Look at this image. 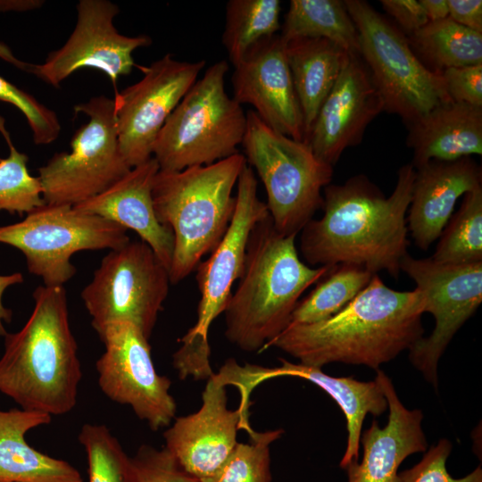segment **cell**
I'll use <instances>...</instances> for the list:
<instances>
[{"mask_svg": "<svg viewBox=\"0 0 482 482\" xmlns=\"http://www.w3.org/2000/svg\"><path fill=\"white\" fill-rule=\"evenodd\" d=\"M415 169L398 170L393 193L385 196L365 175L324 187L323 216L301 230L300 251L311 265L353 264L373 274L386 271L397 278L408 253L406 213Z\"/></svg>", "mask_w": 482, "mask_h": 482, "instance_id": "obj_1", "label": "cell"}, {"mask_svg": "<svg viewBox=\"0 0 482 482\" xmlns=\"http://www.w3.org/2000/svg\"><path fill=\"white\" fill-rule=\"evenodd\" d=\"M423 313L419 289L395 290L374 274L337 313L316 323L287 326L262 352L276 347L318 368L341 362L377 370L423 337Z\"/></svg>", "mask_w": 482, "mask_h": 482, "instance_id": "obj_2", "label": "cell"}, {"mask_svg": "<svg viewBox=\"0 0 482 482\" xmlns=\"http://www.w3.org/2000/svg\"><path fill=\"white\" fill-rule=\"evenodd\" d=\"M33 298V311L21 329L4 336L0 392L23 410L66 414L77 404L82 378L66 290L39 286Z\"/></svg>", "mask_w": 482, "mask_h": 482, "instance_id": "obj_3", "label": "cell"}, {"mask_svg": "<svg viewBox=\"0 0 482 482\" xmlns=\"http://www.w3.org/2000/svg\"><path fill=\"white\" fill-rule=\"evenodd\" d=\"M295 237L278 233L270 215L250 234L244 271L223 312L225 337L242 351L261 353L289 325L304 291L334 267L303 262Z\"/></svg>", "mask_w": 482, "mask_h": 482, "instance_id": "obj_4", "label": "cell"}, {"mask_svg": "<svg viewBox=\"0 0 482 482\" xmlns=\"http://www.w3.org/2000/svg\"><path fill=\"white\" fill-rule=\"evenodd\" d=\"M246 163L245 155L237 153L209 165L156 173L152 188L154 213L174 237L170 284L186 278L221 240L236 207L233 188Z\"/></svg>", "mask_w": 482, "mask_h": 482, "instance_id": "obj_5", "label": "cell"}, {"mask_svg": "<svg viewBox=\"0 0 482 482\" xmlns=\"http://www.w3.org/2000/svg\"><path fill=\"white\" fill-rule=\"evenodd\" d=\"M228 71L226 60L207 68L170 114L153 147L160 170L209 165L239 153L246 113L225 91Z\"/></svg>", "mask_w": 482, "mask_h": 482, "instance_id": "obj_6", "label": "cell"}, {"mask_svg": "<svg viewBox=\"0 0 482 482\" xmlns=\"http://www.w3.org/2000/svg\"><path fill=\"white\" fill-rule=\"evenodd\" d=\"M241 145L264 186L274 228L297 236L322 208L321 190L331 182L333 166L318 159L305 142L270 128L253 110L246 113Z\"/></svg>", "mask_w": 482, "mask_h": 482, "instance_id": "obj_7", "label": "cell"}, {"mask_svg": "<svg viewBox=\"0 0 482 482\" xmlns=\"http://www.w3.org/2000/svg\"><path fill=\"white\" fill-rule=\"evenodd\" d=\"M356 26L360 55L384 104L406 126L437 105L453 101L440 72L428 69L412 51L407 37L368 2L345 0Z\"/></svg>", "mask_w": 482, "mask_h": 482, "instance_id": "obj_8", "label": "cell"}, {"mask_svg": "<svg viewBox=\"0 0 482 482\" xmlns=\"http://www.w3.org/2000/svg\"><path fill=\"white\" fill-rule=\"evenodd\" d=\"M128 229L65 204H44L19 222L0 226V243L24 254L29 273L46 287L63 286L76 273L71 256L79 251L116 249L130 239Z\"/></svg>", "mask_w": 482, "mask_h": 482, "instance_id": "obj_9", "label": "cell"}, {"mask_svg": "<svg viewBox=\"0 0 482 482\" xmlns=\"http://www.w3.org/2000/svg\"><path fill=\"white\" fill-rule=\"evenodd\" d=\"M74 110L89 120L71 137V152L56 153L38 168L42 197L48 204H81L109 188L131 169L120 149L113 98L93 96L76 104Z\"/></svg>", "mask_w": 482, "mask_h": 482, "instance_id": "obj_10", "label": "cell"}, {"mask_svg": "<svg viewBox=\"0 0 482 482\" xmlns=\"http://www.w3.org/2000/svg\"><path fill=\"white\" fill-rule=\"evenodd\" d=\"M168 269L141 239L110 250L81 291L97 332L116 321H129L149 339L169 294Z\"/></svg>", "mask_w": 482, "mask_h": 482, "instance_id": "obj_11", "label": "cell"}, {"mask_svg": "<svg viewBox=\"0 0 482 482\" xmlns=\"http://www.w3.org/2000/svg\"><path fill=\"white\" fill-rule=\"evenodd\" d=\"M400 270L416 283L424 297V312L435 319L431 334L409 349V360L437 389L440 358L482 302V262L441 264L431 258L417 259L407 254Z\"/></svg>", "mask_w": 482, "mask_h": 482, "instance_id": "obj_12", "label": "cell"}, {"mask_svg": "<svg viewBox=\"0 0 482 482\" xmlns=\"http://www.w3.org/2000/svg\"><path fill=\"white\" fill-rule=\"evenodd\" d=\"M96 333L105 347L96 362L102 392L130 406L152 430L168 427L177 404L170 393L171 381L155 370L148 338L129 321L112 322Z\"/></svg>", "mask_w": 482, "mask_h": 482, "instance_id": "obj_13", "label": "cell"}, {"mask_svg": "<svg viewBox=\"0 0 482 482\" xmlns=\"http://www.w3.org/2000/svg\"><path fill=\"white\" fill-rule=\"evenodd\" d=\"M205 63L204 60L178 61L167 54L142 69L144 77L139 81L115 91L120 149L131 168L152 157L160 130Z\"/></svg>", "mask_w": 482, "mask_h": 482, "instance_id": "obj_14", "label": "cell"}, {"mask_svg": "<svg viewBox=\"0 0 482 482\" xmlns=\"http://www.w3.org/2000/svg\"><path fill=\"white\" fill-rule=\"evenodd\" d=\"M77 11V23L66 43L50 53L45 62L33 64L30 73L59 87L76 71L91 68L105 73L115 85L135 66L133 52L149 46L152 38L120 34L113 24L120 8L111 1L80 0Z\"/></svg>", "mask_w": 482, "mask_h": 482, "instance_id": "obj_15", "label": "cell"}, {"mask_svg": "<svg viewBox=\"0 0 482 482\" xmlns=\"http://www.w3.org/2000/svg\"><path fill=\"white\" fill-rule=\"evenodd\" d=\"M226 386L213 373L202 394V406L195 413L181 416L164 433L165 448L180 468L199 481L213 476L237 444V430L254 433L250 411L238 405L229 410Z\"/></svg>", "mask_w": 482, "mask_h": 482, "instance_id": "obj_16", "label": "cell"}, {"mask_svg": "<svg viewBox=\"0 0 482 482\" xmlns=\"http://www.w3.org/2000/svg\"><path fill=\"white\" fill-rule=\"evenodd\" d=\"M269 215L266 203L258 196L254 170L246 163L237 182L236 207L230 223L210 256L195 269L201 298L196 322L187 335L208 339L210 326L224 312L232 286L244 271L250 234Z\"/></svg>", "mask_w": 482, "mask_h": 482, "instance_id": "obj_17", "label": "cell"}, {"mask_svg": "<svg viewBox=\"0 0 482 482\" xmlns=\"http://www.w3.org/2000/svg\"><path fill=\"white\" fill-rule=\"evenodd\" d=\"M234 68L232 97L240 104L253 105L275 131L303 141V117L280 34L256 43Z\"/></svg>", "mask_w": 482, "mask_h": 482, "instance_id": "obj_18", "label": "cell"}, {"mask_svg": "<svg viewBox=\"0 0 482 482\" xmlns=\"http://www.w3.org/2000/svg\"><path fill=\"white\" fill-rule=\"evenodd\" d=\"M384 111L381 96L360 54H348L303 142L334 166L344 151L362 140L368 125Z\"/></svg>", "mask_w": 482, "mask_h": 482, "instance_id": "obj_19", "label": "cell"}, {"mask_svg": "<svg viewBox=\"0 0 482 482\" xmlns=\"http://www.w3.org/2000/svg\"><path fill=\"white\" fill-rule=\"evenodd\" d=\"M281 365L266 368L246 363H237L233 368V383L239 393L250 396L253 390L262 382L279 377L306 379L324 390L338 404L346 419L347 443L340 467L345 469L358 461L362 423L367 414L382 415L388 409L381 386L373 381H359L352 377H333L321 368L292 363L279 359Z\"/></svg>", "mask_w": 482, "mask_h": 482, "instance_id": "obj_20", "label": "cell"}, {"mask_svg": "<svg viewBox=\"0 0 482 482\" xmlns=\"http://www.w3.org/2000/svg\"><path fill=\"white\" fill-rule=\"evenodd\" d=\"M376 372L375 379L387 401V424L381 428L373 420L361 435L363 457L361 462L353 461L345 468L347 482H400L398 469L402 462L428 449L422 411L407 409L389 377L381 370Z\"/></svg>", "mask_w": 482, "mask_h": 482, "instance_id": "obj_21", "label": "cell"}, {"mask_svg": "<svg viewBox=\"0 0 482 482\" xmlns=\"http://www.w3.org/2000/svg\"><path fill=\"white\" fill-rule=\"evenodd\" d=\"M414 169L407 227L415 245L426 251L441 236L457 200L482 186V172L471 157L432 160Z\"/></svg>", "mask_w": 482, "mask_h": 482, "instance_id": "obj_22", "label": "cell"}, {"mask_svg": "<svg viewBox=\"0 0 482 482\" xmlns=\"http://www.w3.org/2000/svg\"><path fill=\"white\" fill-rule=\"evenodd\" d=\"M159 170L157 161L151 157L131 168L101 194L73 208L132 229L153 249L169 270L174 250V237L170 228L158 221L152 199L153 183Z\"/></svg>", "mask_w": 482, "mask_h": 482, "instance_id": "obj_23", "label": "cell"}, {"mask_svg": "<svg viewBox=\"0 0 482 482\" xmlns=\"http://www.w3.org/2000/svg\"><path fill=\"white\" fill-rule=\"evenodd\" d=\"M411 164L454 161L482 154V107L449 101L407 126Z\"/></svg>", "mask_w": 482, "mask_h": 482, "instance_id": "obj_24", "label": "cell"}, {"mask_svg": "<svg viewBox=\"0 0 482 482\" xmlns=\"http://www.w3.org/2000/svg\"><path fill=\"white\" fill-rule=\"evenodd\" d=\"M46 413L0 411V482H83L69 462L45 454L25 439L26 433L51 422Z\"/></svg>", "mask_w": 482, "mask_h": 482, "instance_id": "obj_25", "label": "cell"}, {"mask_svg": "<svg viewBox=\"0 0 482 482\" xmlns=\"http://www.w3.org/2000/svg\"><path fill=\"white\" fill-rule=\"evenodd\" d=\"M285 42L287 63L303 117L305 139L350 54L325 38L295 37Z\"/></svg>", "mask_w": 482, "mask_h": 482, "instance_id": "obj_26", "label": "cell"}, {"mask_svg": "<svg viewBox=\"0 0 482 482\" xmlns=\"http://www.w3.org/2000/svg\"><path fill=\"white\" fill-rule=\"evenodd\" d=\"M420 59L430 71L482 63V33L465 28L449 17L429 21L407 37Z\"/></svg>", "mask_w": 482, "mask_h": 482, "instance_id": "obj_27", "label": "cell"}, {"mask_svg": "<svg viewBox=\"0 0 482 482\" xmlns=\"http://www.w3.org/2000/svg\"><path fill=\"white\" fill-rule=\"evenodd\" d=\"M281 37H320L350 54H360V39L345 1L291 0L281 26Z\"/></svg>", "mask_w": 482, "mask_h": 482, "instance_id": "obj_28", "label": "cell"}, {"mask_svg": "<svg viewBox=\"0 0 482 482\" xmlns=\"http://www.w3.org/2000/svg\"><path fill=\"white\" fill-rule=\"evenodd\" d=\"M279 0H229L221 42L233 66L259 41L281 28Z\"/></svg>", "mask_w": 482, "mask_h": 482, "instance_id": "obj_29", "label": "cell"}, {"mask_svg": "<svg viewBox=\"0 0 482 482\" xmlns=\"http://www.w3.org/2000/svg\"><path fill=\"white\" fill-rule=\"evenodd\" d=\"M373 275L353 264L334 266L314 289L297 303L289 325L316 323L333 316L369 284Z\"/></svg>", "mask_w": 482, "mask_h": 482, "instance_id": "obj_30", "label": "cell"}, {"mask_svg": "<svg viewBox=\"0 0 482 482\" xmlns=\"http://www.w3.org/2000/svg\"><path fill=\"white\" fill-rule=\"evenodd\" d=\"M439 238L430 257L434 262L453 265L482 262V186L463 195Z\"/></svg>", "mask_w": 482, "mask_h": 482, "instance_id": "obj_31", "label": "cell"}, {"mask_svg": "<svg viewBox=\"0 0 482 482\" xmlns=\"http://www.w3.org/2000/svg\"><path fill=\"white\" fill-rule=\"evenodd\" d=\"M79 441L87 453L89 482H138L131 457L105 425L84 424Z\"/></svg>", "mask_w": 482, "mask_h": 482, "instance_id": "obj_32", "label": "cell"}, {"mask_svg": "<svg viewBox=\"0 0 482 482\" xmlns=\"http://www.w3.org/2000/svg\"><path fill=\"white\" fill-rule=\"evenodd\" d=\"M0 131L10 151L7 158L0 159V211L28 214L45 204L41 183L38 177L29 174L27 167L29 157L14 147L2 117Z\"/></svg>", "mask_w": 482, "mask_h": 482, "instance_id": "obj_33", "label": "cell"}, {"mask_svg": "<svg viewBox=\"0 0 482 482\" xmlns=\"http://www.w3.org/2000/svg\"><path fill=\"white\" fill-rule=\"evenodd\" d=\"M284 433L282 428L257 432L248 443L236 445L234 450L212 477L200 482H270V445Z\"/></svg>", "mask_w": 482, "mask_h": 482, "instance_id": "obj_34", "label": "cell"}, {"mask_svg": "<svg viewBox=\"0 0 482 482\" xmlns=\"http://www.w3.org/2000/svg\"><path fill=\"white\" fill-rule=\"evenodd\" d=\"M0 100L12 104L24 114L35 144L48 145L59 137L61 123L56 113L1 76Z\"/></svg>", "mask_w": 482, "mask_h": 482, "instance_id": "obj_35", "label": "cell"}, {"mask_svg": "<svg viewBox=\"0 0 482 482\" xmlns=\"http://www.w3.org/2000/svg\"><path fill=\"white\" fill-rule=\"evenodd\" d=\"M452 448L448 439H440L426 451L416 465L399 473L400 482H482L480 465L461 478H454L448 473L446 461Z\"/></svg>", "mask_w": 482, "mask_h": 482, "instance_id": "obj_36", "label": "cell"}, {"mask_svg": "<svg viewBox=\"0 0 482 482\" xmlns=\"http://www.w3.org/2000/svg\"><path fill=\"white\" fill-rule=\"evenodd\" d=\"M131 461L138 482H200L183 470L165 447L142 445Z\"/></svg>", "mask_w": 482, "mask_h": 482, "instance_id": "obj_37", "label": "cell"}, {"mask_svg": "<svg viewBox=\"0 0 482 482\" xmlns=\"http://www.w3.org/2000/svg\"><path fill=\"white\" fill-rule=\"evenodd\" d=\"M181 346L173 354V366L181 379L191 376L195 379H208L212 374L210 366V345L208 339L185 335Z\"/></svg>", "mask_w": 482, "mask_h": 482, "instance_id": "obj_38", "label": "cell"}, {"mask_svg": "<svg viewBox=\"0 0 482 482\" xmlns=\"http://www.w3.org/2000/svg\"><path fill=\"white\" fill-rule=\"evenodd\" d=\"M441 75L453 101L482 107V63L447 68Z\"/></svg>", "mask_w": 482, "mask_h": 482, "instance_id": "obj_39", "label": "cell"}, {"mask_svg": "<svg viewBox=\"0 0 482 482\" xmlns=\"http://www.w3.org/2000/svg\"><path fill=\"white\" fill-rule=\"evenodd\" d=\"M380 4L406 37L428 22L420 0H381Z\"/></svg>", "mask_w": 482, "mask_h": 482, "instance_id": "obj_40", "label": "cell"}, {"mask_svg": "<svg viewBox=\"0 0 482 482\" xmlns=\"http://www.w3.org/2000/svg\"><path fill=\"white\" fill-rule=\"evenodd\" d=\"M449 18L470 29L482 33L481 0H447Z\"/></svg>", "mask_w": 482, "mask_h": 482, "instance_id": "obj_41", "label": "cell"}, {"mask_svg": "<svg viewBox=\"0 0 482 482\" xmlns=\"http://www.w3.org/2000/svg\"><path fill=\"white\" fill-rule=\"evenodd\" d=\"M22 282L23 276L20 272L11 275H0V336L4 337L7 334L4 323H10L12 317V310L5 308L3 304V294L8 287Z\"/></svg>", "mask_w": 482, "mask_h": 482, "instance_id": "obj_42", "label": "cell"}, {"mask_svg": "<svg viewBox=\"0 0 482 482\" xmlns=\"http://www.w3.org/2000/svg\"><path fill=\"white\" fill-rule=\"evenodd\" d=\"M429 21H436L449 17L447 0H420Z\"/></svg>", "mask_w": 482, "mask_h": 482, "instance_id": "obj_43", "label": "cell"}, {"mask_svg": "<svg viewBox=\"0 0 482 482\" xmlns=\"http://www.w3.org/2000/svg\"><path fill=\"white\" fill-rule=\"evenodd\" d=\"M41 0L0 1V11H30L44 4Z\"/></svg>", "mask_w": 482, "mask_h": 482, "instance_id": "obj_44", "label": "cell"}, {"mask_svg": "<svg viewBox=\"0 0 482 482\" xmlns=\"http://www.w3.org/2000/svg\"><path fill=\"white\" fill-rule=\"evenodd\" d=\"M0 58L4 61L14 65L20 70L29 72L33 64L17 59L11 49L4 43L0 42Z\"/></svg>", "mask_w": 482, "mask_h": 482, "instance_id": "obj_45", "label": "cell"}, {"mask_svg": "<svg viewBox=\"0 0 482 482\" xmlns=\"http://www.w3.org/2000/svg\"><path fill=\"white\" fill-rule=\"evenodd\" d=\"M219 374H220V376L221 377V375H220V370H219ZM221 378H222V377H221ZM222 379H223V378H222ZM223 382H224V380H223ZM224 383H225V382H224ZM225 385H226V384H225ZM241 401H242V400H241ZM242 402H244V401H242ZM249 402H250V401H249ZM249 402H245V403H249Z\"/></svg>", "mask_w": 482, "mask_h": 482, "instance_id": "obj_46", "label": "cell"}]
</instances>
